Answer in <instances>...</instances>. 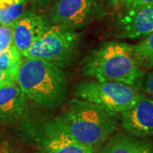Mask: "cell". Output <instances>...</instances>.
<instances>
[{"instance_id": "6da1fadb", "label": "cell", "mask_w": 153, "mask_h": 153, "mask_svg": "<svg viewBox=\"0 0 153 153\" xmlns=\"http://www.w3.org/2000/svg\"><path fill=\"white\" fill-rule=\"evenodd\" d=\"M82 73L97 81L118 82L139 89L144 71L133 45L117 41L103 44L86 56Z\"/></svg>"}, {"instance_id": "7a4b0ae2", "label": "cell", "mask_w": 153, "mask_h": 153, "mask_svg": "<svg viewBox=\"0 0 153 153\" xmlns=\"http://www.w3.org/2000/svg\"><path fill=\"white\" fill-rule=\"evenodd\" d=\"M51 123L77 142L93 148L107 141L117 128L115 115L80 99L73 100Z\"/></svg>"}, {"instance_id": "3957f363", "label": "cell", "mask_w": 153, "mask_h": 153, "mask_svg": "<svg viewBox=\"0 0 153 153\" xmlns=\"http://www.w3.org/2000/svg\"><path fill=\"white\" fill-rule=\"evenodd\" d=\"M16 82L27 98L42 106L55 107L66 98L67 82L62 68L45 60L23 58Z\"/></svg>"}, {"instance_id": "277c9868", "label": "cell", "mask_w": 153, "mask_h": 153, "mask_svg": "<svg viewBox=\"0 0 153 153\" xmlns=\"http://www.w3.org/2000/svg\"><path fill=\"white\" fill-rule=\"evenodd\" d=\"M80 35L57 25L48 26L41 36L22 55L23 58L39 59L63 68L76 56Z\"/></svg>"}, {"instance_id": "5b68a950", "label": "cell", "mask_w": 153, "mask_h": 153, "mask_svg": "<svg viewBox=\"0 0 153 153\" xmlns=\"http://www.w3.org/2000/svg\"><path fill=\"white\" fill-rule=\"evenodd\" d=\"M78 98L96 105L111 114H121L132 107L141 92L125 83L111 81L90 80L79 83L76 88Z\"/></svg>"}, {"instance_id": "8992f818", "label": "cell", "mask_w": 153, "mask_h": 153, "mask_svg": "<svg viewBox=\"0 0 153 153\" xmlns=\"http://www.w3.org/2000/svg\"><path fill=\"white\" fill-rule=\"evenodd\" d=\"M104 13L99 0H57L50 12L54 25L75 31L84 27Z\"/></svg>"}, {"instance_id": "52a82bcc", "label": "cell", "mask_w": 153, "mask_h": 153, "mask_svg": "<svg viewBox=\"0 0 153 153\" xmlns=\"http://www.w3.org/2000/svg\"><path fill=\"white\" fill-rule=\"evenodd\" d=\"M121 124L132 136H153V98L141 92L137 102L121 113Z\"/></svg>"}, {"instance_id": "ba28073f", "label": "cell", "mask_w": 153, "mask_h": 153, "mask_svg": "<svg viewBox=\"0 0 153 153\" xmlns=\"http://www.w3.org/2000/svg\"><path fill=\"white\" fill-rule=\"evenodd\" d=\"M116 31L120 38L146 37L153 32V5L128 9L118 17Z\"/></svg>"}, {"instance_id": "9c48e42d", "label": "cell", "mask_w": 153, "mask_h": 153, "mask_svg": "<svg viewBox=\"0 0 153 153\" xmlns=\"http://www.w3.org/2000/svg\"><path fill=\"white\" fill-rule=\"evenodd\" d=\"M49 25L44 17L33 13L24 14L13 24V45L23 55Z\"/></svg>"}, {"instance_id": "30bf717a", "label": "cell", "mask_w": 153, "mask_h": 153, "mask_svg": "<svg viewBox=\"0 0 153 153\" xmlns=\"http://www.w3.org/2000/svg\"><path fill=\"white\" fill-rule=\"evenodd\" d=\"M39 153H94V148L77 142L49 123Z\"/></svg>"}, {"instance_id": "8fae6325", "label": "cell", "mask_w": 153, "mask_h": 153, "mask_svg": "<svg viewBox=\"0 0 153 153\" xmlns=\"http://www.w3.org/2000/svg\"><path fill=\"white\" fill-rule=\"evenodd\" d=\"M27 100L16 81L0 88V118L10 119L20 116L26 108Z\"/></svg>"}, {"instance_id": "7c38bea8", "label": "cell", "mask_w": 153, "mask_h": 153, "mask_svg": "<svg viewBox=\"0 0 153 153\" xmlns=\"http://www.w3.org/2000/svg\"><path fill=\"white\" fill-rule=\"evenodd\" d=\"M101 153H153V146L144 139L117 133L107 140Z\"/></svg>"}, {"instance_id": "4fadbf2b", "label": "cell", "mask_w": 153, "mask_h": 153, "mask_svg": "<svg viewBox=\"0 0 153 153\" xmlns=\"http://www.w3.org/2000/svg\"><path fill=\"white\" fill-rule=\"evenodd\" d=\"M27 0H0V25H13L25 14Z\"/></svg>"}, {"instance_id": "5bb4252c", "label": "cell", "mask_w": 153, "mask_h": 153, "mask_svg": "<svg viewBox=\"0 0 153 153\" xmlns=\"http://www.w3.org/2000/svg\"><path fill=\"white\" fill-rule=\"evenodd\" d=\"M134 53L142 68H153V32L139 42L133 45Z\"/></svg>"}, {"instance_id": "9a60e30c", "label": "cell", "mask_w": 153, "mask_h": 153, "mask_svg": "<svg viewBox=\"0 0 153 153\" xmlns=\"http://www.w3.org/2000/svg\"><path fill=\"white\" fill-rule=\"evenodd\" d=\"M22 59L21 53L12 45L9 49L0 53V71H17Z\"/></svg>"}, {"instance_id": "2e32d148", "label": "cell", "mask_w": 153, "mask_h": 153, "mask_svg": "<svg viewBox=\"0 0 153 153\" xmlns=\"http://www.w3.org/2000/svg\"><path fill=\"white\" fill-rule=\"evenodd\" d=\"M13 25H0V53L9 49L13 45Z\"/></svg>"}, {"instance_id": "e0dca14e", "label": "cell", "mask_w": 153, "mask_h": 153, "mask_svg": "<svg viewBox=\"0 0 153 153\" xmlns=\"http://www.w3.org/2000/svg\"><path fill=\"white\" fill-rule=\"evenodd\" d=\"M139 90L153 98V71L144 74L139 85Z\"/></svg>"}, {"instance_id": "ac0fdd59", "label": "cell", "mask_w": 153, "mask_h": 153, "mask_svg": "<svg viewBox=\"0 0 153 153\" xmlns=\"http://www.w3.org/2000/svg\"><path fill=\"white\" fill-rule=\"evenodd\" d=\"M17 71H0V88L8 83L16 81Z\"/></svg>"}, {"instance_id": "d6986e66", "label": "cell", "mask_w": 153, "mask_h": 153, "mask_svg": "<svg viewBox=\"0 0 153 153\" xmlns=\"http://www.w3.org/2000/svg\"><path fill=\"white\" fill-rule=\"evenodd\" d=\"M148 5H153V0H129L125 7L127 9H135Z\"/></svg>"}, {"instance_id": "ffe728a7", "label": "cell", "mask_w": 153, "mask_h": 153, "mask_svg": "<svg viewBox=\"0 0 153 153\" xmlns=\"http://www.w3.org/2000/svg\"><path fill=\"white\" fill-rule=\"evenodd\" d=\"M34 2H37V3H44V2H46L48 0H33Z\"/></svg>"}, {"instance_id": "44dd1931", "label": "cell", "mask_w": 153, "mask_h": 153, "mask_svg": "<svg viewBox=\"0 0 153 153\" xmlns=\"http://www.w3.org/2000/svg\"><path fill=\"white\" fill-rule=\"evenodd\" d=\"M119 1H120V2H122V3H123V4L124 5H125L126 4H127V3H128V2L129 0H119Z\"/></svg>"}]
</instances>
